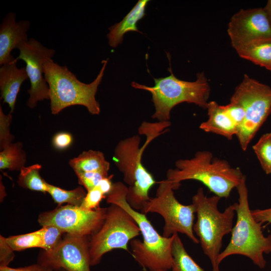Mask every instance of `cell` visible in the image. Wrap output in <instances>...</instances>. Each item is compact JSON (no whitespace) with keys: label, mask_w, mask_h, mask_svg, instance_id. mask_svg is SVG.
Wrapping results in <instances>:
<instances>
[{"label":"cell","mask_w":271,"mask_h":271,"mask_svg":"<svg viewBox=\"0 0 271 271\" xmlns=\"http://www.w3.org/2000/svg\"><path fill=\"white\" fill-rule=\"evenodd\" d=\"M170 125V121L144 122L139 128L140 134L146 137L143 146H141V137L137 134L120 141L115 148L113 161L122 174L124 182L128 185L126 201L136 210H141L150 199L149 191L156 183L152 174L142 163L144 151Z\"/></svg>","instance_id":"obj_1"},{"label":"cell","mask_w":271,"mask_h":271,"mask_svg":"<svg viewBox=\"0 0 271 271\" xmlns=\"http://www.w3.org/2000/svg\"><path fill=\"white\" fill-rule=\"evenodd\" d=\"M128 187L121 182L113 183L112 189L106 197L110 204L120 206L133 218L140 228L143 241L133 239L130 242L131 255L144 269L149 271L171 269L172 243L174 235H161L145 214L132 208L126 201Z\"/></svg>","instance_id":"obj_2"},{"label":"cell","mask_w":271,"mask_h":271,"mask_svg":"<svg viewBox=\"0 0 271 271\" xmlns=\"http://www.w3.org/2000/svg\"><path fill=\"white\" fill-rule=\"evenodd\" d=\"M175 165V169L167 171V180L179 187L183 181H199L220 198L229 197L245 177L239 168L214 157L208 151H198L192 158L179 159Z\"/></svg>","instance_id":"obj_3"},{"label":"cell","mask_w":271,"mask_h":271,"mask_svg":"<svg viewBox=\"0 0 271 271\" xmlns=\"http://www.w3.org/2000/svg\"><path fill=\"white\" fill-rule=\"evenodd\" d=\"M108 59L102 61V67L96 78L90 83L79 81L66 66H61L52 58L43 61L44 77L49 88L50 109L56 115L73 105L85 106L92 115L100 112L95 95L106 67Z\"/></svg>","instance_id":"obj_4"},{"label":"cell","mask_w":271,"mask_h":271,"mask_svg":"<svg viewBox=\"0 0 271 271\" xmlns=\"http://www.w3.org/2000/svg\"><path fill=\"white\" fill-rule=\"evenodd\" d=\"M238 202L236 203V221L231 232L230 240L220 252L217 260L219 265L226 257L235 254L249 258L260 268L266 265L264 254L271 252V234L265 236L261 225L251 214L245 177L236 188Z\"/></svg>","instance_id":"obj_5"},{"label":"cell","mask_w":271,"mask_h":271,"mask_svg":"<svg viewBox=\"0 0 271 271\" xmlns=\"http://www.w3.org/2000/svg\"><path fill=\"white\" fill-rule=\"evenodd\" d=\"M220 199L215 195L208 197L201 187L192 199L197 216L193 231L198 237L204 253L210 260L212 271H220L217 260L221 252L223 238L231 233L236 213V203L220 212L218 208Z\"/></svg>","instance_id":"obj_6"},{"label":"cell","mask_w":271,"mask_h":271,"mask_svg":"<svg viewBox=\"0 0 271 271\" xmlns=\"http://www.w3.org/2000/svg\"><path fill=\"white\" fill-rule=\"evenodd\" d=\"M165 77L154 78L155 85L148 86L132 82V87L150 92L155 111L152 118L159 121H169L170 113L178 104L187 102L194 103L206 109L210 95V87L203 72L197 75V79L193 82L179 79L173 74Z\"/></svg>","instance_id":"obj_7"},{"label":"cell","mask_w":271,"mask_h":271,"mask_svg":"<svg viewBox=\"0 0 271 271\" xmlns=\"http://www.w3.org/2000/svg\"><path fill=\"white\" fill-rule=\"evenodd\" d=\"M180 187L166 179L159 183L156 196L144 204L141 212L156 213L164 219L163 236L170 237L179 233L186 235L193 242L199 241L193 231L195 208L192 203L184 205L176 199L174 190Z\"/></svg>","instance_id":"obj_8"},{"label":"cell","mask_w":271,"mask_h":271,"mask_svg":"<svg viewBox=\"0 0 271 271\" xmlns=\"http://www.w3.org/2000/svg\"><path fill=\"white\" fill-rule=\"evenodd\" d=\"M230 99L244 107L245 117L236 137L240 148L245 151L271 113V87L245 74Z\"/></svg>","instance_id":"obj_9"},{"label":"cell","mask_w":271,"mask_h":271,"mask_svg":"<svg viewBox=\"0 0 271 271\" xmlns=\"http://www.w3.org/2000/svg\"><path fill=\"white\" fill-rule=\"evenodd\" d=\"M141 234L128 212L119 206L110 204L102 226L89 239L90 265L98 264L104 254L113 249L128 251V243Z\"/></svg>","instance_id":"obj_10"},{"label":"cell","mask_w":271,"mask_h":271,"mask_svg":"<svg viewBox=\"0 0 271 271\" xmlns=\"http://www.w3.org/2000/svg\"><path fill=\"white\" fill-rule=\"evenodd\" d=\"M107 209L99 207L88 210L79 206L60 205L52 210L41 213L38 221L42 226H53L64 233L91 236L102 226Z\"/></svg>","instance_id":"obj_11"},{"label":"cell","mask_w":271,"mask_h":271,"mask_svg":"<svg viewBox=\"0 0 271 271\" xmlns=\"http://www.w3.org/2000/svg\"><path fill=\"white\" fill-rule=\"evenodd\" d=\"M17 49L20 54L16 60L21 59L25 62L26 70L30 82L27 105L29 108H34L38 102L49 99V88L44 77L43 61L52 58L55 50L44 46L34 38L21 43Z\"/></svg>","instance_id":"obj_12"},{"label":"cell","mask_w":271,"mask_h":271,"mask_svg":"<svg viewBox=\"0 0 271 271\" xmlns=\"http://www.w3.org/2000/svg\"><path fill=\"white\" fill-rule=\"evenodd\" d=\"M39 259L54 270L90 271L88 236L66 233L56 247L44 251Z\"/></svg>","instance_id":"obj_13"},{"label":"cell","mask_w":271,"mask_h":271,"mask_svg":"<svg viewBox=\"0 0 271 271\" xmlns=\"http://www.w3.org/2000/svg\"><path fill=\"white\" fill-rule=\"evenodd\" d=\"M228 34L236 48L254 41L271 39V28L263 8L240 10L231 17Z\"/></svg>","instance_id":"obj_14"},{"label":"cell","mask_w":271,"mask_h":271,"mask_svg":"<svg viewBox=\"0 0 271 271\" xmlns=\"http://www.w3.org/2000/svg\"><path fill=\"white\" fill-rule=\"evenodd\" d=\"M16 14L10 12L0 25V66L15 61L11 54L20 44L29 40L27 32L30 27L28 20L16 21Z\"/></svg>","instance_id":"obj_15"},{"label":"cell","mask_w":271,"mask_h":271,"mask_svg":"<svg viewBox=\"0 0 271 271\" xmlns=\"http://www.w3.org/2000/svg\"><path fill=\"white\" fill-rule=\"evenodd\" d=\"M17 60L0 67L1 99L9 105L10 113L15 108L17 96L22 83L28 78L25 67L18 68Z\"/></svg>","instance_id":"obj_16"},{"label":"cell","mask_w":271,"mask_h":271,"mask_svg":"<svg viewBox=\"0 0 271 271\" xmlns=\"http://www.w3.org/2000/svg\"><path fill=\"white\" fill-rule=\"evenodd\" d=\"M206 109L208 119L200 124L201 129L221 136L228 140H231L234 136H236L238 126L226 113L222 105L211 101L208 102Z\"/></svg>","instance_id":"obj_17"},{"label":"cell","mask_w":271,"mask_h":271,"mask_svg":"<svg viewBox=\"0 0 271 271\" xmlns=\"http://www.w3.org/2000/svg\"><path fill=\"white\" fill-rule=\"evenodd\" d=\"M149 2L148 0L138 1L122 21L108 28L109 32L106 37L111 47L116 48L121 44L126 33L132 31L140 32L137 23L145 16L146 9Z\"/></svg>","instance_id":"obj_18"},{"label":"cell","mask_w":271,"mask_h":271,"mask_svg":"<svg viewBox=\"0 0 271 271\" xmlns=\"http://www.w3.org/2000/svg\"><path fill=\"white\" fill-rule=\"evenodd\" d=\"M70 166L76 174L83 173L101 172L108 174L109 163L103 153L90 150L84 151L78 157L70 160Z\"/></svg>","instance_id":"obj_19"},{"label":"cell","mask_w":271,"mask_h":271,"mask_svg":"<svg viewBox=\"0 0 271 271\" xmlns=\"http://www.w3.org/2000/svg\"><path fill=\"white\" fill-rule=\"evenodd\" d=\"M235 49L240 57L271 71V39L254 41Z\"/></svg>","instance_id":"obj_20"},{"label":"cell","mask_w":271,"mask_h":271,"mask_svg":"<svg viewBox=\"0 0 271 271\" xmlns=\"http://www.w3.org/2000/svg\"><path fill=\"white\" fill-rule=\"evenodd\" d=\"M27 156L21 142L12 143L0 152V169L19 171L25 167Z\"/></svg>","instance_id":"obj_21"},{"label":"cell","mask_w":271,"mask_h":271,"mask_svg":"<svg viewBox=\"0 0 271 271\" xmlns=\"http://www.w3.org/2000/svg\"><path fill=\"white\" fill-rule=\"evenodd\" d=\"M174 235L171 271H204L187 252L178 234Z\"/></svg>","instance_id":"obj_22"},{"label":"cell","mask_w":271,"mask_h":271,"mask_svg":"<svg viewBox=\"0 0 271 271\" xmlns=\"http://www.w3.org/2000/svg\"><path fill=\"white\" fill-rule=\"evenodd\" d=\"M41 169L42 166L39 164L24 167L20 171L18 184L25 189L47 193L48 183L40 175Z\"/></svg>","instance_id":"obj_23"},{"label":"cell","mask_w":271,"mask_h":271,"mask_svg":"<svg viewBox=\"0 0 271 271\" xmlns=\"http://www.w3.org/2000/svg\"><path fill=\"white\" fill-rule=\"evenodd\" d=\"M86 191L85 188L82 187L67 190L48 183L47 193L58 206L66 203L68 205L80 207L86 195Z\"/></svg>","instance_id":"obj_24"},{"label":"cell","mask_w":271,"mask_h":271,"mask_svg":"<svg viewBox=\"0 0 271 271\" xmlns=\"http://www.w3.org/2000/svg\"><path fill=\"white\" fill-rule=\"evenodd\" d=\"M6 240L14 251L39 247L43 248L41 236L38 230L26 234L10 236Z\"/></svg>","instance_id":"obj_25"},{"label":"cell","mask_w":271,"mask_h":271,"mask_svg":"<svg viewBox=\"0 0 271 271\" xmlns=\"http://www.w3.org/2000/svg\"><path fill=\"white\" fill-rule=\"evenodd\" d=\"M252 149L263 171L271 174V132L263 134Z\"/></svg>","instance_id":"obj_26"},{"label":"cell","mask_w":271,"mask_h":271,"mask_svg":"<svg viewBox=\"0 0 271 271\" xmlns=\"http://www.w3.org/2000/svg\"><path fill=\"white\" fill-rule=\"evenodd\" d=\"M43 242V249L49 251L56 247L62 239L64 233L53 226H44L38 230Z\"/></svg>","instance_id":"obj_27"},{"label":"cell","mask_w":271,"mask_h":271,"mask_svg":"<svg viewBox=\"0 0 271 271\" xmlns=\"http://www.w3.org/2000/svg\"><path fill=\"white\" fill-rule=\"evenodd\" d=\"M12 120L11 113L6 114L0 106V149L3 150L12 143L15 137L10 131V125Z\"/></svg>","instance_id":"obj_28"},{"label":"cell","mask_w":271,"mask_h":271,"mask_svg":"<svg viewBox=\"0 0 271 271\" xmlns=\"http://www.w3.org/2000/svg\"><path fill=\"white\" fill-rule=\"evenodd\" d=\"M103 192L95 186L91 190L87 191V194L81 206V208L92 210L99 208V205L102 199L106 198Z\"/></svg>","instance_id":"obj_29"},{"label":"cell","mask_w":271,"mask_h":271,"mask_svg":"<svg viewBox=\"0 0 271 271\" xmlns=\"http://www.w3.org/2000/svg\"><path fill=\"white\" fill-rule=\"evenodd\" d=\"M222 107L226 113L238 126L239 129L245 117L244 107L239 102L231 99L229 103L222 105Z\"/></svg>","instance_id":"obj_30"},{"label":"cell","mask_w":271,"mask_h":271,"mask_svg":"<svg viewBox=\"0 0 271 271\" xmlns=\"http://www.w3.org/2000/svg\"><path fill=\"white\" fill-rule=\"evenodd\" d=\"M80 185L88 191L95 187L103 178L108 174L101 172L83 173L76 174Z\"/></svg>","instance_id":"obj_31"},{"label":"cell","mask_w":271,"mask_h":271,"mask_svg":"<svg viewBox=\"0 0 271 271\" xmlns=\"http://www.w3.org/2000/svg\"><path fill=\"white\" fill-rule=\"evenodd\" d=\"M14 250L9 245L6 237L0 236V266H8L15 257Z\"/></svg>","instance_id":"obj_32"},{"label":"cell","mask_w":271,"mask_h":271,"mask_svg":"<svg viewBox=\"0 0 271 271\" xmlns=\"http://www.w3.org/2000/svg\"><path fill=\"white\" fill-rule=\"evenodd\" d=\"M73 141L72 134L68 132L61 131L55 134L52 139V145L58 150L68 148Z\"/></svg>","instance_id":"obj_33"},{"label":"cell","mask_w":271,"mask_h":271,"mask_svg":"<svg viewBox=\"0 0 271 271\" xmlns=\"http://www.w3.org/2000/svg\"><path fill=\"white\" fill-rule=\"evenodd\" d=\"M48 265L39 261L37 263L23 267L13 268L9 266H0V271H53Z\"/></svg>","instance_id":"obj_34"},{"label":"cell","mask_w":271,"mask_h":271,"mask_svg":"<svg viewBox=\"0 0 271 271\" xmlns=\"http://www.w3.org/2000/svg\"><path fill=\"white\" fill-rule=\"evenodd\" d=\"M251 214L255 220L262 224L264 223H271V207L263 209L251 210Z\"/></svg>","instance_id":"obj_35"},{"label":"cell","mask_w":271,"mask_h":271,"mask_svg":"<svg viewBox=\"0 0 271 271\" xmlns=\"http://www.w3.org/2000/svg\"><path fill=\"white\" fill-rule=\"evenodd\" d=\"M112 177L113 175H111L103 178L96 186L106 196L110 193L112 189L113 183L111 180Z\"/></svg>","instance_id":"obj_36"},{"label":"cell","mask_w":271,"mask_h":271,"mask_svg":"<svg viewBox=\"0 0 271 271\" xmlns=\"http://www.w3.org/2000/svg\"><path fill=\"white\" fill-rule=\"evenodd\" d=\"M263 9L265 12L268 21L271 28V0L267 1L266 6Z\"/></svg>","instance_id":"obj_37"},{"label":"cell","mask_w":271,"mask_h":271,"mask_svg":"<svg viewBox=\"0 0 271 271\" xmlns=\"http://www.w3.org/2000/svg\"><path fill=\"white\" fill-rule=\"evenodd\" d=\"M155 271H169V270L160 269V270H157Z\"/></svg>","instance_id":"obj_38"},{"label":"cell","mask_w":271,"mask_h":271,"mask_svg":"<svg viewBox=\"0 0 271 271\" xmlns=\"http://www.w3.org/2000/svg\"><path fill=\"white\" fill-rule=\"evenodd\" d=\"M59 271H66V270L64 269H61L59 270Z\"/></svg>","instance_id":"obj_39"}]
</instances>
